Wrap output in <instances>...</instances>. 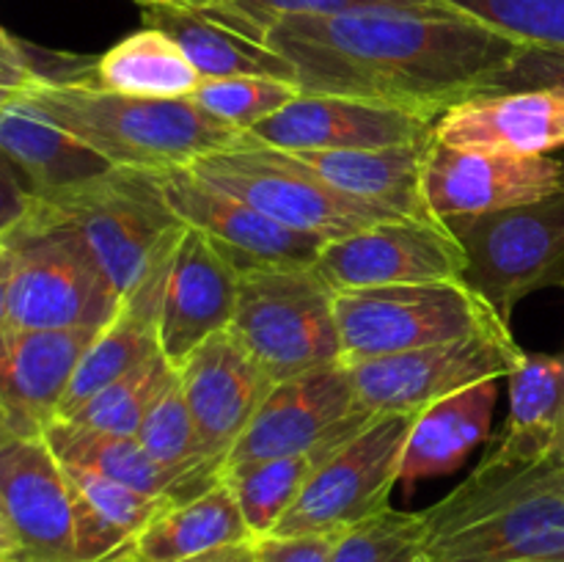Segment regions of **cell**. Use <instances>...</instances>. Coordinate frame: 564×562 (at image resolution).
Here are the masks:
<instances>
[{"label": "cell", "instance_id": "obj_2", "mask_svg": "<svg viewBox=\"0 0 564 562\" xmlns=\"http://www.w3.org/2000/svg\"><path fill=\"white\" fill-rule=\"evenodd\" d=\"M424 521L427 562L564 560V466L551 455L521 468L479 463Z\"/></svg>", "mask_w": 564, "mask_h": 562}, {"label": "cell", "instance_id": "obj_34", "mask_svg": "<svg viewBox=\"0 0 564 562\" xmlns=\"http://www.w3.org/2000/svg\"><path fill=\"white\" fill-rule=\"evenodd\" d=\"M135 439L165 468H174V472L224 474V466L218 461H213L207 455V450H204V441L198 435L196 422L191 417V408H187L185 395L180 389V378L149 408Z\"/></svg>", "mask_w": 564, "mask_h": 562}, {"label": "cell", "instance_id": "obj_42", "mask_svg": "<svg viewBox=\"0 0 564 562\" xmlns=\"http://www.w3.org/2000/svg\"><path fill=\"white\" fill-rule=\"evenodd\" d=\"M33 204H36L33 191L25 185V180L17 174L14 165L0 154V242L9 240V237L25 224Z\"/></svg>", "mask_w": 564, "mask_h": 562}, {"label": "cell", "instance_id": "obj_18", "mask_svg": "<svg viewBox=\"0 0 564 562\" xmlns=\"http://www.w3.org/2000/svg\"><path fill=\"white\" fill-rule=\"evenodd\" d=\"M176 372L204 450L224 466L275 383L231 328L202 342Z\"/></svg>", "mask_w": 564, "mask_h": 562}, {"label": "cell", "instance_id": "obj_6", "mask_svg": "<svg viewBox=\"0 0 564 562\" xmlns=\"http://www.w3.org/2000/svg\"><path fill=\"white\" fill-rule=\"evenodd\" d=\"M6 246L14 251L9 328H102L119 309V292L72 226L31 209Z\"/></svg>", "mask_w": 564, "mask_h": 562}, {"label": "cell", "instance_id": "obj_26", "mask_svg": "<svg viewBox=\"0 0 564 562\" xmlns=\"http://www.w3.org/2000/svg\"><path fill=\"white\" fill-rule=\"evenodd\" d=\"M496 402L499 378H490L419 411L402 455L400 483L413 488L424 479L457 472L490 439Z\"/></svg>", "mask_w": 564, "mask_h": 562}, {"label": "cell", "instance_id": "obj_17", "mask_svg": "<svg viewBox=\"0 0 564 562\" xmlns=\"http://www.w3.org/2000/svg\"><path fill=\"white\" fill-rule=\"evenodd\" d=\"M435 136V121L394 105L369 102L330 94H301L259 121L242 141L259 147L301 152V149H386L408 147Z\"/></svg>", "mask_w": 564, "mask_h": 562}, {"label": "cell", "instance_id": "obj_41", "mask_svg": "<svg viewBox=\"0 0 564 562\" xmlns=\"http://www.w3.org/2000/svg\"><path fill=\"white\" fill-rule=\"evenodd\" d=\"M341 532L295 534V538H257L259 562H330Z\"/></svg>", "mask_w": 564, "mask_h": 562}, {"label": "cell", "instance_id": "obj_46", "mask_svg": "<svg viewBox=\"0 0 564 562\" xmlns=\"http://www.w3.org/2000/svg\"><path fill=\"white\" fill-rule=\"evenodd\" d=\"M17 554H20V545H17L6 518L0 516V556H11V560H17Z\"/></svg>", "mask_w": 564, "mask_h": 562}, {"label": "cell", "instance_id": "obj_38", "mask_svg": "<svg viewBox=\"0 0 564 562\" xmlns=\"http://www.w3.org/2000/svg\"><path fill=\"white\" fill-rule=\"evenodd\" d=\"M369 9L452 11L444 0H229V9L218 22L264 42L268 28L284 17H334Z\"/></svg>", "mask_w": 564, "mask_h": 562}, {"label": "cell", "instance_id": "obj_4", "mask_svg": "<svg viewBox=\"0 0 564 562\" xmlns=\"http://www.w3.org/2000/svg\"><path fill=\"white\" fill-rule=\"evenodd\" d=\"M33 215L72 226L119 298L141 287L187 229L165 202L160 176L141 169H110L75 191L36 198Z\"/></svg>", "mask_w": 564, "mask_h": 562}, {"label": "cell", "instance_id": "obj_40", "mask_svg": "<svg viewBox=\"0 0 564 562\" xmlns=\"http://www.w3.org/2000/svg\"><path fill=\"white\" fill-rule=\"evenodd\" d=\"M47 72L33 64L25 44L17 42L3 25H0V114L9 105L20 102Z\"/></svg>", "mask_w": 564, "mask_h": 562}, {"label": "cell", "instance_id": "obj_30", "mask_svg": "<svg viewBox=\"0 0 564 562\" xmlns=\"http://www.w3.org/2000/svg\"><path fill=\"white\" fill-rule=\"evenodd\" d=\"M75 496L77 562H105L163 507L176 501L152 499L91 468L64 463Z\"/></svg>", "mask_w": 564, "mask_h": 562}, {"label": "cell", "instance_id": "obj_44", "mask_svg": "<svg viewBox=\"0 0 564 562\" xmlns=\"http://www.w3.org/2000/svg\"><path fill=\"white\" fill-rule=\"evenodd\" d=\"M138 6H171V9H185V11H198L204 17H213L220 20L229 9V0H135Z\"/></svg>", "mask_w": 564, "mask_h": 562}, {"label": "cell", "instance_id": "obj_36", "mask_svg": "<svg viewBox=\"0 0 564 562\" xmlns=\"http://www.w3.org/2000/svg\"><path fill=\"white\" fill-rule=\"evenodd\" d=\"M301 97V88L292 80H275V77H224V80H202L191 94L204 114L218 119L220 125L231 127L246 136L251 127L273 116L292 99Z\"/></svg>", "mask_w": 564, "mask_h": 562}, {"label": "cell", "instance_id": "obj_28", "mask_svg": "<svg viewBox=\"0 0 564 562\" xmlns=\"http://www.w3.org/2000/svg\"><path fill=\"white\" fill-rule=\"evenodd\" d=\"M510 417L496 450L482 463L521 468L545 461L564 430V353H523L507 375Z\"/></svg>", "mask_w": 564, "mask_h": 562}, {"label": "cell", "instance_id": "obj_16", "mask_svg": "<svg viewBox=\"0 0 564 562\" xmlns=\"http://www.w3.org/2000/svg\"><path fill=\"white\" fill-rule=\"evenodd\" d=\"M158 176L165 202L182 224L202 231L240 275L251 270L314 264L325 248L317 237L286 229L240 198L207 185L191 169L163 171Z\"/></svg>", "mask_w": 564, "mask_h": 562}, {"label": "cell", "instance_id": "obj_48", "mask_svg": "<svg viewBox=\"0 0 564 562\" xmlns=\"http://www.w3.org/2000/svg\"><path fill=\"white\" fill-rule=\"evenodd\" d=\"M0 562H20V560H11V556H0Z\"/></svg>", "mask_w": 564, "mask_h": 562}, {"label": "cell", "instance_id": "obj_10", "mask_svg": "<svg viewBox=\"0 0 564 562\" xmlns=\"http://www.w3.org/2000/svg\"><path fill=\"white\" fill-rule=\"evenodd\" d=\"M413 419L416 413L372 417L350 439L341 441L319 463L295 505L284 512L270 534L295 538L345 532L391 507Z\"/></svg>", "mask_w": 564, "mask_h": 562}, {"label": "cell", "instance_id": "obj_25", "mask_svg": "<svg viewBox=\"0 0 564 562\" xmlns=\"http://www.w3.org/2000/svg\"><path fill=\"white\" fill-rule=\"evenodd\" d=\"M44 439L61 463L91 468L152 499L187 501L220 483V474L174 472L160 466L135 435H110L69 419H53L44 428Z\"/></svg>", "mask_w": 564, "mask_h": 562}, {"label": "cell", "instance_id": "obj_47", "mask_svg": "<svg viewBox=\"0 0 564 562\" xmlns=\"http://www.w3.org/2000/svg\"><path fill=\"white\" fill-rule=\"evenodd\" d=\"M551 457H554V461H556V463H562V466H564V430H562L560 441H556L554 452H551Z\"/></svg>", "mask_w": 564, "mask_h": 562}, {"label": "cell", "instance_id": "obj_5", "mask_svg": "<svg viewBox=\"0 0 564 562\" xmlns=\"http://www.w3.org/2000/svg\"><path fill=\"white\" fill-rule=\"evenodd\" d=\"M229 328L273 383L341 361L336 292L314 264L242 273Z\"/></svg>", "mask_w": 564, "mask_h": 562}, {"label": "cell", "instance_id": "obj_24", "mask_svg": "<svg viewBox=\"0 0 564 562\" xmlns=\"http://www.w3.org/2000/svg\"><path fill=\"white\" fill-rule=\"evenodd\" d=\"M0 154L36 198L61 196L116 169L25 99L0 114Z\"/></svg>", "mask_w": 564, "mask_h": 562}, {"label": "cell", "instance_id": "obj_22", "mask_svg": "<svg viewBox=\"0 0 564 562\" xmlns=\"http://www.w3.org/2000/svg\"><path fill=\"white\" fill-rule=\"evenodd\" d=\"M171 257H165L147 275L141 287H135L130 295L121 298L113 317L97 331L91 345L86 347V353L77 361V369L72 375L69 386H66V395L61 400L58 417L55 419L69 417L75 408H80L99 389L119 380L121 375L132 372V369L141 367L152 356H158V309Z\"/></svg>", "mask_w": 564, "mask_h": 562}, {"label": "cell", "instance_id": "obj_21", "mask_svg": "<svg viewBox=\"0 0 564 562\" xmlns=\"http://www.w3.org/2000/svg\"><path fill=\"white\" fill-rule=\"evenodd\" d=\"M435 141L460 149L549 154L564 147V94H477L438 116Z\"/></svg>", "mask_w": 564, "mask_h": 562}, {"label": "cell", "instance_id": "obj_19", "mask_svg": "<svg viewBox=\"0 0 564 562\" xmlns=\"http://www.w3.org/2000/svg\"><path fill=\"white\" fill-rule=\"evenodd\" d=\"M240 273L224 253L187 226L171 257L158 309L160 353L182 367L187 356L209 336L226 331L235 320Z\"/></svg>", "mask_w": 564, "mask_h": 562}, {"label": "cell", "instance_id": "obj_32", "mask_svg": "<svg viewBox=\"0 0 564 562\" xmlns=\"http://www.w3.org/2000/svg\"><path fill=\"white\" fill-rule=\"evenodd\" d=\"M367 424V422H364ZM358 428L336 433L334 439L323 441V444L312 446L306 452H295V455H279L268 457V461L242 463V466L224 468L220 479L229 485L231 496H235L237 507H240L242 518H246L248 529L253 538H264L275 529V523L284 518V512L295 505L301 490L317 472L319 463L336 450L345 439H350Z\"/></svg>", "mask_w": 564, "mask_h": 562}, {"label": "cell", "instance_id": "obj_43", "mask_svg": "<svg viewBox=\"0 0 564 562\" xmlns=\"http://www.w3.org/2000/svg\"><path fill=\"white\" fill-rule=\"evenodd\" d=\"M185 562H259V543L257 538H251L240 540V543L218 545V549H209Z\"/></svg>", "mask_w": 564, "mask_h": 562}, {"label": "cell", "instance_id": "obj_14", "mask_svg": "<svg viewBox=\"0 0 564 562\" xmlns=\"http://www.w3.org/2000/svg\"><path fill=\"white\" fill-rule=\"evenodd\" d=\"M560 191H564V160L551 154L460 149L435 138L424 154L422 196L435 220L521 207Z\"/></svg>", "mask_w": 564, "mask_h": 562}, {"label": "cell", "instance_id": "obj_12", "mask_svg": "<svg viewBox=\"0 0 564 562\" xmlns=\"http://www.w3.org/2000/svg\"><path fill=\"white\" fill-rule=\"evenodd\" d=\"M314 270L334 292L463 281L466 248L435 218H389L325 242Z\"/></svg>", "mask_w": 564, "mask_h": 562}, {"label": "cell", "instance_id": "obj_3", "mask_svg": "<svg viewBox=\"0 0 564 562\" xmlns=\"http://www.w3.org/2000/svg\"><path fill=\"white\" fill-rule=\"evenodd\" d=\"M22 99L116 169L154 174L191 169L242 138L187 97L149 99L116 94L97 86L94 75L72 80L44 75Z\"/></svg>", "mask_w": 564, "mask_h": 562}, {"label": "cell", "instance_id": "obj_35", "mask_svg": "<svg viewBox=\"0 0 564 562\" xmlns=\"http://www.w3.org/2000/svg\"><path fill=\"white\" fill-rule=\"evenodd\" d=\"M424 510L405 512L386 507L378 516L345 529L330 562H427Z\"/></svg>", "mask_w": 564, "mask_h": 562}, {"label": "cell", "instance_id": "obj_45", "mask_svg": "<svg viewBox=\"0 0 564 562\" xmlns=\"http://www.w3.org/2000/svg\"><path fill=\"white\" fill-rule=\"evenodd\" d=\"M14 273V251L0 242V331L9 328V290Z\"/></svg>", "mask_w": 564, "mask_h": 562}, {"label": "cell", "instance_id": "obj_33", "mask_svg": "<svg viewBox=\"0 0 564 562\" xmlns=\"http://www.w3.org/2000/svg\"><path fill=\"white\" fill-rule=\"evenodd\" d=\"M176 378H180V372H176L174 364L163 353H158L141 367L121 375L119 380L88 397L80 408H75L64 419L83 424V428L99 430V433L135 435L149 408L165 395V389L176 383Z\"/></svg>", "mask_w": 564, "mask_h": 562}, {"label": "cell", "instance_id": "obj_1", "mask_svg": "<svg viewBox=\"0 0 564 562\" xmlns=\"http://www.w3.org/2000/svg\"><path fill=\"white\" fill-rule=\"evenodd\" d=\"M264 44L295 69L301 94L394 105L438 121L499 72L516 39L457 11L369 9L334 17H284Z\"/></svg>", "mask_w": 564, "mask_h": 562}, {"label": "cell", "instance_id": "obj_7", "mask_svg": "<svg viewBox=\"0 0 564 562\" xmlns=\"http://www.w3.org/2000/svg\"><path fill=\"white\" fill-rule=\"evenodd\" d=\"M191 171L207 185L273 218L275 224L323 242L341 240L378 220L397 218L336 191L295 154L248 143L242 138L235 147L220 149L193 163Z\"/></svg>", "mask_w": 564, "mask_h": 562}, {"label": "cell", "instance_id": "obj_20", "mask_svg": "<svg viewBox=\"0 0 564 562\" xmlns=\"http://www.w3.org/2000/svg\"><path fill=\"white\" fill-rule=\"evenodd\" d=\"M97 331H0V424L44 433Z\"/></svg>", "mask_w": 564, "mask_h": 562}, {"label": "cell", "instance_id": "obj_9", "mask_svg": "<svg viewBox=\"0 0 564 562\" xmlns=\"http://www.w3.org/2000/svg\"><path fill=\"white\" fill-rule=\"evenodd\" d=\"M341 361L394 356L507 325L463 281L336 292Z\"/></svg>", "mask_w": 564, "mask_h": 562}, {"label": "cell", "instance_id": "obj_31", "mask_svg": "<svg viewBox=\"0 0 564 562\" xmlns=\"http://www.w3.org/2000/svg\"><path fill=\"white\" fill-rule=\"evenodd\" d=\"M94 83L130 97L180 99L196 91L202 75L169 33L143 25L94 61Z\"/></svg>", "mask_w": 564, "mask_h": 562}, {"label": "cell", "instance_id": "obj_8", "mask_svg": "<svg viewBox=\"0 0 564 562\" xmlns=\"http://www.w3.org/2000/svg\"><path fill=\"white\" fill-rule=\"evenodd\" d=\"M466 248L463 284L507 325L527 295L564 287V191L521 207L444 220Z\"/></svg>", "mask_w": 564, "mask_h": 562}, {"label": "cell", "instance_id": "obj_27", "mask_svg": "<svg viewBox=\"0 0 564 562\" xmlns=\"http://www.w3.org/2000/svg\"><path fill=\"white\" fill-rule=\"evenodd\" d=\"M251 538L229 485L220 479L193 499L163 507L105 562H185L218 545Z\"/></svg>", "mask_w": 564, "mask_h": 562}, {"label": "cell", "instance_id": "obj_11", "mask_svg": "<svg viewBox=\"0 0 564 562\" xmlns=\"http://www.w3.org/2000/svg\"><path fill=\"white\" fill-rule=\"evenodd\" d=\"M521 358L523 350L512 339L510 325H496L466 339L367 358L347 367L364 411L383 417L419 413L468 386L507 378Z\"/></svg>", "mask_w": 564, "mask_h": 562}, {"label": "cell", "instance_id": "obj_29", "mask_svg": "<svg viewBox=\"0 0 564 562\" xmlns=\"http://www.w3.org/2000/svg\"><path fill=\"white\" fill-rule=\"evenodd\" d=\"M143 25L169 33L187 55L202 80L224 77H275L295 83V69L284 55L264 42L246 36L224 22L198 11L171 9V6H141Z\"/></svg>", "mask_w": 564, "mask_h": 562}, {"label": "cell", "instance_id": "obj_13", "mask_svg": "<svg viewBox=\"0 0 564 562\" xmlns=\"http://www.w3.org/2000/svg\"><path fill=\"white\" fill-rule=\"evenodd\" d=\"M0 516L20 562H77L75 496L44 433L0 424Z\"/></svg>", "mask_w": 564, "mask_h": 562}, {"label": "cell", "instance_id": "obj_39", "mask_svg": "<svg viewBox=\"0 0 564 562\" xmlns=\"http://www.w3.org/2000/svg\"><path fill=\"white\" fill-rule=\"evenodd\" d=\"M510 91H562L564 94V50L529 47L523 44L499 72L479 86L477 94Z\"/></svg>", "mask_w": 564, "mask_h": 562}, {"label": "cell", "instance_id": "obj_23", "mask_svg": "<svg viewBox=\"0 0 564 562\" xmlns=\"http://www.w3.org/2000/svg\"><path fill=\"white\" fill-rule=\"evenodd\" d=\"M435 138V136H433ZM433 138L386 149H301L290 152L336 191L397 218H430L422 196L424 154Z\"/></svg>", "mask_w": 564, "mask_h": 562}, {"label": "cell", "instance_id": "obj_49", "mask_svg": "<svg viewBox=\"0 0 564 562\" xmlns=\"http://www.w3.org/2000/svg\"><path fill=\"white\" fill-rule=\"evenodd\" d=\"M545 562H564V560H545Z\"/></svg>", "mask_w": 564, "mask_h": 562}, {"label": "cell", "instance_id": "obj_37", "mask_svg": "<svg viewBox=\"0 0 564 562\" xmlns=\"http://www.w3.org/2000/svg\"><path fill=\"white\" fill-rule=\"evenodd\" d=\"M466 14L529 47L564 50V0H444Z\"/></svg>", "mask_w": 564, "mask_h": 562}, {"label": "cell", "instance_id": "obj_15", "mask_svg": "<svg viewBox=\"0 0 564 562\" xmlns=\"http://www.w3.org/2000/svg\"><path fill=\"white\" fill-rule=\"evenodd\" d=\"M369 419L372 413L364 411L358 402L350 367L345 361L308 369L268 391L257 417L226 457L224 468L306 452Z\"/></svg>", "mask_w": 564, "mask_h": 562}]
</instances>
